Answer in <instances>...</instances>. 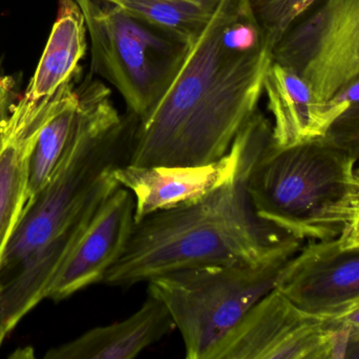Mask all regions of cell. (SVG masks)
<instances>
[{
  "instance_id": "1",
  "label": "cell",
  "mask_w": 359,
  "mask_h": 359,
  "mask_svg": "<svg viewBox=\"0 0 359 359\" xmlns=\"http://www.w3.org/2000/svg\"><path fill=\"white\" fill-rule=\"evenodd\" d=\"M272 48L248 0H221L157 107L137 122L128 164L203 166L257 111Z\"/></svg>"
},
{
  "instance_id": "2",
  "label": "cell",
  "mask_w": 359,
  "mask_h": 359,
  "mask_svg": "<svg viewBox=\"0 0 359 359\" xmlns=\"http://www.w3.org/2000/svg\"><path fill=\"white\" fill-rule=\"evenodd\" d=\"M272 124L259 110L236 141L231 176L200 200L135 223L126 249L103 284L130 288L189 268L262 263L293 256L303 240L262 217L249 194L251 172L271 141Z\"/></svg>"
},
{
  "instance_id": "3",
  "label": "cell",
  "mask_w": 359,
  "mask_h": 359,
  "mask_svg": "<svg viewBox=\"0 0 359 359\" xmlns=\"http://www.w3.org/2000/svg\"><path fill=\"white\" fill-rule=\"evenodd\" d=\"M77 89L79 113L69 143L46 187L25 207L4 270L19 267L59 232L88 227L120 188L115 170L128 164L138 119L118 112L100 80L88 76Z\"/></svg>"
},
{
  "instance_id": "4",
  "label": "cell",
  "mask_w": 359,
  "mask_h": 359,
  "mask_svg": "<svg viewBox=\"0 0 359 359\" xmlns=\"http://www.w3.org/2000/svg\"><path fill=\"white\" fill-rule=\"evenodd\" d=\"M355 164L322 138L287 148L270 141L248 190L259 215L299 240L337 237L355 189Z\"/></svg>"
},
{
  "instance_id": "5",
  "label": "cell",
  "mask_w": 359,
  "mask_h": 359,
  "mask_svg": "<svg viewBox=\"0 0 359 359\" xmlns=\"http://www.w3.org/2000/svg\"><path fill=\"white\" fill-rule=\"evenodd\" d=\"M291 257L179 270L149 280L147 290L168 308L185 358L208 359L251 308L276 288Z\"/></svg>"
},
{
  "instance_id": "6",
  "label": "cell",
  "mask_w": 359,
  "mask_h": 359,
  "mask_svg": "<svg viewBox=\"0 0 359 359\" xmlns=\"http://www.w3.org/2000/svg\"><path fill=\"white\" fill-rule=\"evenodd\" d=\"M90 39V74L111 84L140 120L157 107L189 46L104 0H76Z\"/></svg>"
},
{
  "instance_id": "7",
  "label": "cell",
  "mask_w": 359,
  "mask_h": 359,
  "mask_svg": "<svg viewBox=\"0 0 359 359\" xmlns=\"http://www.w3.org/2000/svg\"><path fill=\"white\" fill-rule=\"evenodd\" d=\"M349 330L278 289L255 303L208 359H344Z\"/></svg>"
},
{
  "instance_id": "8",
  "label": "cell",
  "mask_w": 359,
  "mask_h": 359,
  "mask_svg": "<svg viewBox=\"0 0 359 359\" xmlns=\"http://www.w3.org/2000/svg\"><path fill=\"white\" fill-rule=\"evenodd\" d=\"M272 48V59L305 78L330 100L359 76V0H320Z\"/></svg>"
},
{
  "instance_id": "9",
  "label": "cell",
  "mask_w": 359,
  "mask_h": 359,
  "mask_svg": "<svg viewBox=\"0 0 359 359\" xmlns=\"http://www.w3.org/2000/svg\"><path fill=\"white\" fill-rule=\"evenodd\" d=\"M276 289L305 311L337 315L359 301V250H341L337 237L311 240L289 259Z\"/></svg>"
},
{
  "instance_id": "10",
  "label": "cell",
  "mask_w": 359,
  "mask_h": 359,
  "mask_svg": "<svg viewBox=\"0 0 359 359\" xmlns=\"http://www.w3.org/2000/svg\"><path fill=\"white\" fill-rule=\"evenodd\" d=\"M60 97L61 88L54 96L40 100L23 96L13 103L8 117L0 124V293L6 250L29 202L32 154Z\"/></svg>"
},
{
  "instance_id": "11",
  "label": "cell",
  "mask_w": 359,
  "mask_h": 359,
  "mask_svg": "<svg viewBox=\"0 0 359 359\" xmlns=\"http://www.w3.org/2000/svg\"><path fill=\"white\" fill-rule=\"evenodd\" d=\"M135 225V198L120 187L101 206L76 244L48 299L55 301L102 282L126 249Z\"/></svg>"
},
{
  "instance_id": "12",
  "label": "cell",
  "mask_w": 359,
  "mask_h": 359,
  "mask_svg": "<svg viewBox=\"0 0 359 359\" xmlns=\"http://www.w3.org/2000/svg\"><path fill=\"white\" fill-rule=\"evenodd\" d=\"M240 150L234 138L227 154L203 166H133L115 170L120 187L135 198V223L161 211L190 204L225 183L236 169Z\"/></svg>"
},
{
  "instance_id": "13",
  "label": "cell",
  "mask_w": 359,
  "mask_h": 359,
  "mask_svg": "<svg viewBox=\"0 0 359 359\" xmlns=\"http://www.w3.org/2000/svg\"><path fill=\"white\" fill-rule=\"evenodd\" d=\"M264 92L273 116L271 145L276 148L323 138L348 107L346 101L318 98L305 78L276 61L266 74Z\"/></svg>"
},
{
  "instance_id": "14",
  "label": "cell",
  "mask_w": 359,
  "mask_h": 359,
  "mask_svg": "<svg viewBox=\"0 0 359 359\" xmlns=\"http://www.w3.org/2000/svg\"><path fill=\"white\" fill-rule=\"evenodd\" d=\"M176 328L168 308L149 294L142 307L122 322L97 327L53 348L46 359H133Z\"/></svg>"
},
{
  "instance_id": "15",
  "label": "cell",
  "mask_w": 359,
  "mask_h": 359,
  "mask_svg": "<svg viewBox=\"0 0 359 359\" xmlns=\"http://www.w3.org/2000/svg\"><path fill=\"white\" fill-rule=\"evenodd\" d=\"M86 51L88 27L81 8L76 0H59L56 21L25 96L48 98L63 84L78 79Z\"/></svg>"
},
{
  "instance_id": "16",
  "label": "cell",
  "mask_w": 359,
  "mask_h": 359,
  "mask_svg": "<svg viewBox=\"0 0 359 359\" xmlns=\"http://www.w3.org/2000/svg\"><path fill=\"white\" fill-rule=\"evenodd\" d=\"M179 40L190 48L217 12L221 0H104Z\"/></svg>"
},
{
  "instance_id": "17",
  "label": "cell",
  "mask_w": 359,
  "mask_h": 359,
  "mask_svg": "<svg viewBox=\"0 0 359 359\" xmlns=\"http://www.w3.org/2000/svg\"><path fill=\"white\" fill-rule=\"evenodd\" d=\"M77 81L72 80L61 86L58 107L42 129L34 148L29 166V202L50 181L73 132L80 107Z\"/></svg>"
},
{
  "instance_id": "18",
  "label": "cell",
  "mask_w": 359,
  "mask_h": 359,
  "mask_svg": "<svg viewBox=\"0 0 359 359\" xmlns=\"http://www.w3.org/2000/svg\"><path fill=\"white\" fill-rule=\"evenodd\" d=\"M318 1L320 0H248L251 12L272 48L289 27Z\"/></svg>"
},
{
  "instance_id": "19",
  "label": "cell",
  "mask_w": 359,
  "mask_h": 359,
  "mask_svg": "<svg viewBox=\"0 0 359 359\" xmlns=\"http://www.w3.org/2000/svg\"><path fill=\"white\" fill-rule=\"evenodd\" d=\"M332 98L346 101L347 109L333 122L323 141L359 160V76L348 82Z\"/></svg>"
},
{
  "instance_id": "20",
  "label": "cell",
  "mask_w": 359,
  "mask_h": 359,
  "mask_svg": "<svg viewBox=\"0 0 359 359\" xmlns=\"http://www.w3.org/2000/svg\"><path fill=\"white\" fill-rule=\"evenodd\" d=\"M337 240L341 250H359V183L358 181H355V189L344 219L343 229L337 236Z\"/></svg>"
},
{
  "instance_id": "21",
  "label": "cell",
  "mask_w": 359,
  "mask_h": 359,
  "mask_svg": "<svg viewBox=\"0 0 359 359\" xmlns=\"http://www.w3.org/2000/svg\"><path fill=\"white\" fill-rule=\"evenodd\" d=\"M331 320H334L339 326L349 330H359V301L353 305L349 306L337 315L331 316Z\"/></svg>"
},
{
  "instance_id": "22",
  "label": "cell",
  "mask_w": 359,
  "mask_h": 359,
  "mask_svg": "<svg viewBox=\"0 0 359 359\" xmlns=\"http://www.w3.org/2000/svg\"><path fill=\"white\" fill-rule=\"evenodd\" d=\"M12 88L10 78L2 75L0 72V124L8 117L13 105Z\"/></svg>"
},
{
  "instance_id": "23",
  "label": "cell",
  "mask_w": 359,
  "mask_h": 359,
  "mask_svg": "<svg viewBox=\"0 0 359 359\" xmlns=\"http://www.w3.org/2000/svg\"><path fill=\"white\" fill-rule=\"evenodd\" d=\"M345 359H359V330H349Z\"/></svg>"
},
{
  "instance_id": "24",
  "label": "cell",
  "mask_w": 359,
  "mask_h": 359,
  "mask_svg": "<svg viewBox=\"0 0 359 359\" xmlns=\"http://www.w3.org/2000/svg\"><path fill=\"white\" fill-rule=\"evenodd\" d=\"M6 335L0 330V347H1L2 343H4V339H6Z\"/></svg>"
},
{
  "instance_id": "25",
  "label": "cell",
  "mask_w": 359,
  "mask_h": 359,
  "mask_svg": "<svg viewBox=\"0 0 359 359\" xmlns=\"http://www.w3.org/2000/svg\"><path fill=\"white\" fill-rule=\"evenodd\" d=\"M355 177H356V181H358L359 183V168L355 169Z\"/></svg>"
}]
</instances>
